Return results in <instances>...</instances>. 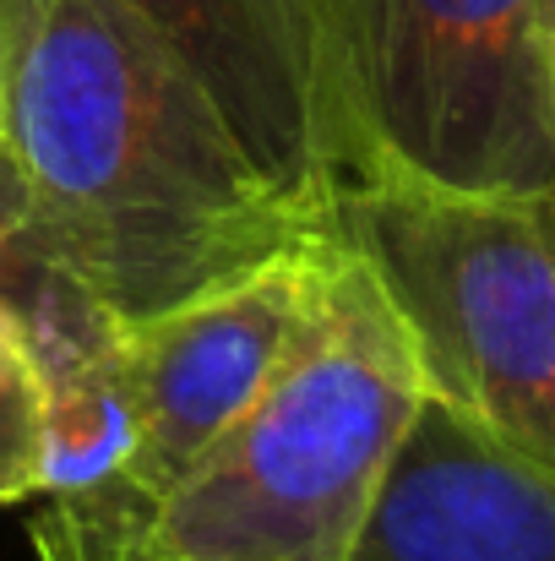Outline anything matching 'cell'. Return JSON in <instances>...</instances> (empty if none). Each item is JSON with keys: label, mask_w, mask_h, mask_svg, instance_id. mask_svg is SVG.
<instances>
[{"label": "cell", "mask_w": 555, "mask_h": 561, "mask_svg": "<svg viewBox=\"0 0 555 561\" xmlns=\"http://www.w3.org/2000/svg\"><path fill=\"white\" fill-rule=\"evenodd\" d=\"M5 148L66 267L153 317L333 229L273 186L201 82L120 0H0Z\"/></svg>", "instance_id": "cell-1"}, {"label": "cell", "mask_w": 555, "mask_h": 561, "mask_svg": "<svg viewBox=\"0 0 555 561\" xmlns=\"http://www.w3.org/2000/svg\"><path fill=\"white\" fill-rule=\"evenodd\" d=\"M425 398L408 322L333 224L300 339L164 496L137 561H344Z\"/></svg>", "instance_id": "cell-2"}, {"label": "cell", "mask_w": 555, "mask_h": 561, "mask_svg": "<svg viewBox=\"0 0 555 561\" xmlns=\"http://www.w3.org/2000/svg\"><path fill=\"white\" fill-rule=\"evenodd\" d=\"M333 224L408 322L430 398L555 480V196L375 175L338 191Z\"/></svg>", "instance_id": "cell-3"}, {"label": "cell", "mask_w": 555, "mask_h": 561, "mask_svg": "<svg viewBox=\"0 0 555 561\" xmlns=\"http://www.w3.org/2000/svg\"><path fill=\"white\" fill-rule=\"evenodd\" d=\"M386 175L452 196H555V49L540 0H355Z\"/></svg>", "instance_id": "cell-4"}, {"label": "cell", "mask_w": 555, "mask_h": 561, "mask_svg": "<svg viewBox=\"0 0 555 561\" xmlns=\"http://www.w3.org/2000/svg\"><path fill=\"white\" fill-rule=\"evenodd\" d=\"M201 82L251 164L311 213L386 175L370 137L355 0H120Z\"/></svg>", "instance_id": "cell-5"}, {"label": "cell", "mask_w": 555, "mask_h": 561, "mask_svg": "<svg viewBox=\"0 0 555 561\" xmlns=\"http://www.w3.org/2000/svg\"><path fill=\"white\" fill-rule=\"evenodd\" d=\"M333 229L190 295L170 311L120 328V360L137 414V453L126 469V513L148 540L164 496L185 469L240 420V409L278 371L305 328L316 267Z\"/></svg>", "instance_id": "cell-6"}, {"label": "cell", "mask_w": 555, "mask_h": 561, "mask_svg": "<svg viewBox=\"0 0 555 561\" xmlns=\"http://www.w3.org/2000/svg\"><path fill=\"white\" fill-rule=\"evenodd\" d=\"M344 561H555V480L425 398Z\"/></svg>", "instance_id": "cell-7"}, {"label": "cell", "mask_w": 555, "mask_h": 561, "mask_svg": "<svg viewBox=\"0 0 555 561\" xmlns=\"http://www.w3.org/2000/svg\"><path fill=\"white\" fill-rule=\"evenodd\" d=\"M0 306L22 317V328L33 333V350L99 339L115 322H126L66 267L5 137H0Z\"/></svg>", "instance_id": "cell-8"}, {"label": "cell", "mask_w": 555, "mask_h": 561, "mask_svg": "<svg viewBox=\"0 0 555 561\" xmlns=\"http://www.w3.org/2000/svg\"><path fill=\"white\" fill-rule=\"evenodd\" d=\"M49 469V381L33 333L0 306V507L33 502Z\"/></svg>", "instance_id": "cell-9"}, {"label": "cell", "mask_w": 555, "mask_h": 561, "mask_svg": "<svg viewBox=\"0 0 555 561\" xmlns=\"http://www.w3.org/2000/svg\"><path fill=\"white\" fill-rule=\"evenodd\" d=\"M0 131H5V11H0Z\"/></svg>", "instance_id": "cell-10"}, {"label": "cell", "mask_w": 555, "mask_h": 561, "mask_svg": "<svg viewBox=\"0 0 555 561\" xmlns=\"http://www.w3.org/2000/svg\"><path fill=\"white\" fill-rule=\"evenodd\" d=\"M540 16H545V38H551V49H555V0H540Z\"/></svg>", "instance_id": "cell-11"}]
</instances>
